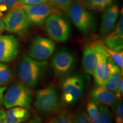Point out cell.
Segmentation results:
<instances>
[{
    "instance_id": "1",
    "label": "cell",
    "mask_w": 123,
    "mask_h": 123,
    "mask_svg": "<svg viewBox=\"0 0 123 123\" xmlns=\"http://www.w3.org/2000/svg\"><path fill=\"white\" fill-rule=\"evenodd\" d=\"M47 67L46 61H37L24 54L18 68L20 80L29 88H34L45 74Z\"/></svg>"
},
{
    "instance_id": "2",
    "label": "cell",
    "mask_w": 123,
    "mask_h": 123,
    "mask_svg": "<svg viewBox=\"0 0 123 123\" xmlns=\"http://www.w3.org/2000/svg\"><path fill=\"white\" fill-rule=\"evenodd\" d=\"M34 105L38 113L43 117L56 113L59 105V92L56 86L49 85L37 91Z\"/></svg>"
},
{
    "instance_id": "3",
    "label": "cell",
    "mask_w": 123,
    "mask_h": 123,
    "mask_svg": "<svg viewBox=\"0 0 123 123\" xmlns=\"http://www.w3.org/2000/svg\"><path fill=\"white\" fill-rule=\"evenodd\" d=\"M68 14L77 29L86 36L90 35L96 29L93 16L78 1H73Z\"/></svg>"
},
{
    "instance_id": "4",
    "label": "cell",
    "mask_w": 123,
    "mask_h": 123,
    "mask_svg": "<svg viewBox=\"0 0 123 123\" xmlns=\"http://www.w3.org/2000/svg\"><path fill=\"white\" fill-rule=\"evenodd\" d=\"M33 101L30 89L23 83L12 84L4 95L3 104L6 109L21 107L29 109Z\"/></svg>"
},
{
    "instance_id": "5",
    "label": "cell",
    "mask_w": 123,
    "mask_h": 123,
    "mask_svg": "<svg viewBox=\"0 0 123 123\" xmlns=\"http://www.w3.org/2000/svg\"><path fill=\"white\" fill-rule=\"evenodd\" d=\"M84 82L83 77L78 74L67 76L62 84V100L64 105H74L81 99L84 93Z\"/></svg>"
},
{
    "instance_id": "6",
    "label": "cell",
    "mask_w": 123,
    "mask_h": 123,
    "mask_svg": "<svg viewBox=\"0 0 123 123\" xmlns=\"http://www.w3.org/2000/svg\"><path fill=\"white\" fill-rule=\"evenodd\" d=\"M44 29L49 37L57 42H65L70 35V25L61 14H53L46 18Z\"/></svg>"
},
{
    "instance_id": "7",
    "label": "cell",
    "mask_w": 123,
    "mask_h": 123,
    "mask_svg": "<svg viewBox=\"0 0 123 123\" xmlns=\"http://www.w3.org/2000/svg\"><path fill=\"white\" fill-rule=\"evenodd\" d=\"M2 21L6 30L20 36L25 34L31 24L24 9L19 5L10 9L4 17Z\"/></svg>"
},
{
    "instance_id": "8",
    "label": "cell",
    "mask_w": 123,
    "mask_h": 123,
    "mask_svg": "<svg viewBox=\"0 0 123 123\" xmlns=\"http://www.w3.org/2000/svg\"><path fill=\"white\" fill-rule=\"evenodd\" d=\"M103 56H108L106 46L103 42L94 41L90 42L84 47L83 54V67L86 73L93 75L99 60Z\"/></svg>"
},
{
    "instance_id": "9",
    "label": "cell",
    "mask_w": 123,
    "mask_h": 123,
    "mask_svg": "<svg viewBox=\"0 0 123 123\" xmlns=\"http://www.w3.org/2000/svg\"><path fill=\"white\" fill-rule=\"evenodd\" d=\"M24 9L30 22L41 26L46 18L53 14H61L59 9L50 2L34 5H20Z\"/></svg>"
},
{
    "instance_id": "10",
    "label": "cell",
    "mask_w": 123,
    "mask_h": 123,
    "mask_svg": "<svg viewBox=\"0 0 123 123\" xmlns=\"http://www.w3.org/2000/svg\"><path fill=\"white\" fill-rule=\"evenodd\" d=\"M75 62V56L64 48L60 49L51 59V66L56 76H65L73 70Z\"/></svg>"
},
{
    "instance_id": "11",
    "label": "cell",
    "mask_w": 123,
    "mask_h": 123,
    "mask_svg": "<svg viewBox=\"0 0 123 123\" xmlns=\"http://www.w3.org/2000/svg\"><path fill=\"white\" fill-rule=\"evenodd\" d=\"M55 44L51 39L41 36L34 38L30 44L29 56L38 61H45L54 52Z\"/></svg>"
},
{
    "instance_id": "12",
    "label": "cell",
    "mask_w": 123,
    "mask_h": 123,
    "mask_svg": "<svg viewBox=\"0 0 123 123\" xmlns=\"http://www.w3.org/2000/svg\"><path fill=\"white\" fill-rule=\"evenodd\" d=\"M19 50L18 39L12 35L0 37V62H11L17 56Z\"/></svg>"
},
{
    "instance_id": "13",
    "label": "cell",
    "mask_w": 123,
    "mask_h": 123,
    "mask_svg": "<svg viewBox=\"0 0 123 123\" xmlns=\"http://www.w3.org/2000/svg\"><path fill=\"white\" fill-rule=\"evenodd\" d=\"M120 8L117 4L111 5L105 9L101 18L100 27V36L104 38L114 29L117 22Z\"/></svg>"
},
{
    "instance_id": "14",
    "label": "cell",
    "mask_w": 123,
    "mask_h": 123,
    "mask_svg": "<svg viewBox=\"0 0 123 123\" xmlns=\"http://www.w3.org/2000/svg\"><path fill=\"white\" fill-rule=\"evenodd\" d=\"M119 20L116 26L107 36L104 38V44L115 51L123 50V10L120 13Z\"/></svg>"
},
{
    "instance_id": "15",
    "label": "cell",
    "mask_w": 123,
    "mask_h": 123,
    "mask_svg": "<svg viewBox=\"0 0 123 123\" xmlns=\"http://www.w3.org/2000/svg\"><path fill=\"white\" fill-rule=\"evenodd\" d=\"M117 99L114 92L98 86L92 89L91 93V100L98 105L113 107Z\"/></svg>"
},
{
    "instance_id": "16",
    "label": "cell",
    "mask_w": 123,
    "mask_h": 123,
    "mask_svg": "<svg viewBox=\"0 0 123 123\" xmlns=\"http://www.w3.org/2000/svg\"><path fill=\"white\" fill-rule=\"evenodd\" d=\"M108 56H103L100 58L95 67L93 76L97 86L105 87L108 78Z\"/></svg>"
},
{
    "instance_id": "17",
    "label": "cell",
    "mask_w": 123,
    "mask_h": 123,
    "mask_svg": "<svg viewBox=\"0 0 123 123\" xmlns=\"http://www.w3.org/2000/svg\"><path fill=\"white\" fill-rule=\"evenodd\" d=\"M31 114L28 109L14 107L9 109L2 123H21L29 120Z\"/></svg>"
},
{
    "instance_id": "18",
    "label": "cell",
    "mask_w": 123,
    "mask_h": 123,
    "mask_svg": "<svg viewBox=\"0 0 123 123\" xmlns=\"http://www.w3.org/2000/svg\"><path fill=\"white\" fill-rule=\"evenodd\" d=\"M108 66V78L105 84V88L114 92L118 83L122 77V71L110 58L107 59Z\"/></svg>"
},
{
    "instance_id": "19",
    "label": "cell",
    "mask_w": 123,
    "mask_h": 123,
    "mask_svg": "<svg viewBox=\"0 0 123 123\" xmlns=\"http://www.w3.org/2000/svg\"><path fill=\"white\" fill-rule=\"evenodd\" d=\"M114 0H84L86 6L91 10L103 11L111 5Z\"/></svg>"
},
{
    "instance_id": "20",
    "label": "cell",
    "mask_w": 123,
    "mask_h": 123,
    "mask_svg": "<svg viewBox=\"0 0 123 123\" xmlns=\"http://www.w3.org/2000/svg\"><path fill=\"white\" fill-rule=\"evenodd\" d=\"M87 113L92 123H99L100 111L99 107L92 100L88 101L87 106Z\"/></svg>"
},
{
    "instance_id": "21",
    "label": "cell",
    "mask_w": 123,
    "mask_h": 123,
    "mask_svg": "<svg viewBox=\"0 0 123 123\" xmlns=\"http://www.w3.org/2000/svg\"><path fill=\"white\" fill-rule=\"evenodd\" d=\"M12 79V73L10 68L7 65L0 62V86L8 84Z\"/></svg>"
},
{
    "instance_id": "22",
    "label": "cell",
    "mask_w": 123,
    "mask_h": 123,
    "mask_svg": "<svg viewBox=\"0 0 123 123\" xmlns=\"http://www.w3.org/2000/svg\"><path fill=\"white\" fill-rule=\"evenodd\" d=\"M106 51L108 57L116 64L123 71V50L115 51L106 46Z\"/></svg>"
},
{
    "instance_id": "23",
    "label": "cell",
    "mask_w": 123,
    "mask_h": 123,
    "mask_svg": "<svg viewBox=\"0 0 123 123\" xmlns=\"http://www.w3.org/2000/svg\"><path fill=\"white\" fill-rule=\"evenodd\" d=\"M71 116L73 123H92L87 112L84 111H77Z\"/></svg>"
},
{
    "instance_id": "24",
    "label": "cell",
    "mask_w": 123,
    "mask_h": 123,
    "mask_svg": "<svg viewBox=\"0 0 123 123\" xmlns=\"http://www.w3.org/2000/svg\"><path fill=\"white\" fill-rule=\"evenodd\" d=\"M115 123H123V103L122 100L117 99L113 107Z\"/></svg>"
},
{
    "instance_id": "25",
    "label": "cell",
    "mask_w": 123,
    "mask_h": 123,
    "mask_svg": "<svg viewBox=\"0 0 123 123\" xmlns=\"http://www.w3.org/2000/svg\"><path fill=\"white\" fill-rule=\"evenodd\" d=\"M49 123H73L71 116L67 112H61L51 118Z\"/></svg>"
},
{
    "instance_id": "26",
    "label": "cell",
    "mask_w": 123,
    "mask_h": 123,
    "mask_svg": "<svg viewBox=\"0 0 123 123\" xmlns=\"http://www.w3.org/2000/svg\"><path fill=\"white\" fill-rule=\"evenodd\" d=\"M100 119L99 123H113L112 116L110 111L107 107L99 106Z\"/></svg>"
},
{
    "instance_id": "27",
    "label": "cell",
    "mask_w": 123,
    "mask_h": 123,
    "mask_svg": "<svg viewBox=\"0 0 123 123\" xmlns=\"http://www.w3.org/2000/svg\"><path fill=\"white\" fill-rule=\"evenodd\" d=\"M49 1L60 10H62L67 14H68L69 9L73 1V0H49Z\"/></svg>"
},
{
    "instance_id": "28",
    "label": "cell",
    "mask_w": 123,
    "mask_h": 123,
    "mask_svg": "<svg viewBox=\"0 0 123 123\" xmlns=\"http://www.w3.org/2000/svg\"><path fill=\"white\" fill-rule=\"evenodd\" d=\"M18 5V0H0V11L2 13Z\"/></svg>"
},
{
    "instance_id": "29",
    "label": "cell",
    "mask_w": 123,
    "mask_h": 123,
    "mask_svg": "<svg viewBox=\"0 0 123 123\" xmlns=\"http://www.w3.org/2000/svg\"><path fill=\"white\" fill-rule=\"evenodd\" d=\"M49 2V0H18L19 5H34Z\"/></svg>"
},
{
    "instance_id": "30",
    "label": "cell",
    "mask_w": 123,
    "mask_h": 123,
    "mask_svg": "<svg viewBox=\"0 0 123 123\" xmlns=\"http://www.w3.org/2000/svg\"><path fill=\"white\" fill-rule=\"evenodd\" d=\"M116 95L118 99H121L123 98V79L121 78L120 80L117 85L116 86V88L113 92Z\"/></svg>"
},
{
    "instance_id": "31",
    "label": "cell",
    "mask_w": 123,
    "mask_h": 123,
    "mask_svg": "<svg viewBox=\"0 0 123 123\" xmlns=\"http://www.w3.org/2000/svg\"><path fill=\"white\" fill-rule=\"evenodd\" d=\"M6 87L5 86H0V107L2 106L3 104V101H4V95L5 93V91H6Z\"/></svg>"
},
{
    "instance_id": "32",
    "label": "cell",
    "mask_w": 123,
    "mask_h": 123,
    "mask_svg": "<svg viewBox=\"0 0 123 123\" xmlns=\"http://www.w3.org/2000/svg\"><path fill=\"white\" fill-rule=\"evenodd\" d=\"M21 123H42V120L39 117H37L33 118V119L30 120H27Z\"/></svg>"
},
{
    "instance_id": "33",
    "label": "cell",
    "mask_w": 123,
    "mask_h": 123,
    "mask_svg": "<svg viewBox=\"0 0 123 123\" xmlns=\"http://www.w3.org/2000/svg\"><path fill=\"white\" fill-rule=\"evenodd\" d=\"M6 113V112L4 109H1L0 110V123H2L5 117Z\"/></svg>"
},
{
    "instance_id": "34",
    "label": "cell",
    "mask_w": 123,
    "mask_h": 123,
    "mask_svg": "<svg viewBox=\"0 0 123 123\" xmlns=\"http://www.w3.org/2000/svg\"><path fill=\"white\" fill-rule=\"evenodd\" d=\"M5 29V26H4V24L2 20L0 18V32L2 31L3 30Z\"/></svg>"
},
{
    "instance_id": "35",
    "label": "cell",
    "mask_w": 123,
    "mask_h": 123,
    "mask_svg": "<svg viewBox=\"0 0 123 123\" xmlns=\"http://www.w3.org/2000/svg\"><path fill=\"white\" fill-rule=\"evenodd\" d=\"M2 15H3L2 14V13L1 11H0V17H2Z\"/></svg>"
},
{
    "instance_id": "36",
    "label": "cell",
    "mask_w": 123,
    "mask_h": 123,
    "mask_svg": "<svg viewBox=\"0 0 123 123\" xmlns=\"http://www.w3.org/2000/svg\"><path fill=\"white\" fill-rule=\"evenodd\" d=\"M1 34H0V37H1Z\"/></svg>"
}]
</instances>
